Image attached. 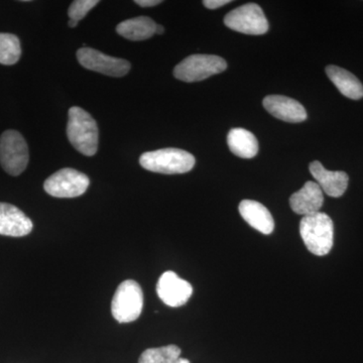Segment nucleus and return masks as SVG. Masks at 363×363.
<instances>
[{"mask_svg":"<svg viewBox=\"0 0 363 363\" xmlns=\"http://www.w3.org/2000/svg\"><path fill=\"white\" fill-rule=\"evenodd\" d=\"M98 128L92 116L80 107L69 109L67 136L69 142L81 154L92 157L98 149Z\"/></svg>","mask_w":363,"mask_h":363,"instance_id":"obj_1","label":"nucleus"},{"mask_svg":"<svg viewBox=\"0 0 363 363\" xmlns=\"http://www.w3.org/2000/svg\"><path fill=\"white\" fill-rule=\"evenodd\" d=\"M300 234L308 250L318 257L328 255L333 247V221L326 213L318 212L303 217Z\"/></svg>","mask_w":363,"mask_h":363,"instance_id":"obj_2","label":"nucleus"},{"mask_svg":"<svg viewBox=\"0 0 363 363\" xmlns=\"http://www.w3.org/2000/svg\"><path fill=\"white\" fill-rule=\"evenodd\" d=\"M195 162L192 154L173 147L147 152L140 157V164L143 169L164 175L188 173L194 168Z\"/></svg>","mask_w":363,"mask_h":363,"instance_id":"obj_3","label":"nucleus"},{"mask_svg":"<svg viewBox=\"0 0 363 363\" xmlns=\"http://www.w3.org/2000/svg\"><path fill=\"white\" fill-rule=\"evenodd\" d=\"M143 293L140 286L133 279H126L117 288L111 302V312L119 323L135 321L142 314Z\"/></svg>","mask_w":363,"mask_h":363,"instance_id":"obj_4","label":"nucleus"},{"mask_svg":"<svg viewBox=\"0 0 363 363\" xmlns=\"http://www.w3.org/2000/svg\"><path fill=\"white\" fill-rule=\"evenodd\" d=\"M225 60L215 55H192L174 69V76L184 82H199L226 70Z\"/></svg>","mask_w":363,"mask_h":363,"instance_id":"obj_5","label":"nucleus"},{"mask_svg":"<svg viewBox=\"0 0 363 363\" xmlns=\"http://www.w3.org/2000/svg\"><path fill=\"white\" fill-rule=\"evenodd\" d=\"M30 160L28 147L18 131L6 130L0 136V164L7 174L18 176L26 169Z\"/></svg>","mask_w":363,"mask_h":363,"instance_id":"obj_6","label":"nucleus"},{"mask_svg":"<svg viewBox=\"0 0 363 363\" xmlns=\"http://www.w3.org/2000/svg\"><path fill=\"white\" fill-rule=\"evenodd\" d=\"M224 25L235 32L245 35H264L269 30V23L259 4H247L238 7L224 18Z\"/></svg>","mask_w":363,"mask_h":363,"instance_id":"obj_7","label":"nucleus"},{"mask_svg":"<svg viewBox=\"0 0 363 363\" xmlns=\"http://www.w3.org/2000/svg\"><path fill=\"white\" fill-rule=\"evenodd\" d=\"M89 178L77 169H60L45 180L44 189L56 198H76L84 194L89 187Z\"/></svg>","mask_w":363,"mask_h":363,"instance_id":"obj_8","label":"nucleus"},{"mask_svg":"<svg viewBox=\"0 0 363 363\" xmlns=\"http://www.w3.org/2000/svg\"><path fill=\"white\" fill-rule=\"evenodd\" d=\"M77 58L79 63L88 70L111 77H123L130 70V63L126 60L107 56L92 48L84 47L78 50Z\"/></svg>","mask_w":363,"mask_h":363,"instance_id":"obj_9","label":"nucleus"},{"mask_svg":"<svg viewBox=\"0 0 363 363\" xmlns=\"http://www.w3.org/2000/svg\"><path fill=\"white\" fill-rule=\"evenodd\" d=\"M157 293L162 302L169 307L185 305L193 294V286L172 271L164 272L157 284Z\"/></svg>","mask_w":363,"mask_h":363,"instance_id":"obj_10","label":"nucleus"},{"mask_svg":"<svg viewBox=\"0 0 363 363\" xmlns=\"http://www.w3.org/2000/svg\"><path fill=\"white\" fill-rule=\"evenodd\" d=\"M33 222L21 210L7 203H0V234L23 238L32 233Z\"/></svg>","mask_w":363,"mask_h":363,"instance_id":"obj_11","label":"nucleus"},{"mask_svg":"<svg viewBox=\"0 0 363 363\" xmlns=\"http://www.w3.org/2000/svg\"><path fill=\"white\" fill-rule=\"evenodd\" d=\"M264 107L272 116L286 123H302L307 119L304 106L292 98L269 95L264 99Z\"/></svg>","mask_w":363,"mask_h":363,"instance_id":"obj_12","label":"nucleus"},{"mask_svg":"<svg viewBox=\"0 0 363 363\" xmlns=\"http://www.w3.org/2000/svg\"><path fill=\"white\" fill-rule=\"evenodd\" d=\"M309 169L319 187L327 195L338 198L345 193L350 181L345 172L328 171L318 161L312 162Z\"/></svg>","mask_w":363,"mask_h":363,"instance_id":"obj_13","label":"nucleus"},{"mask_svg":"<svg viewBox=\"0 0 363 363\" xmlns=\"http://www.w3.org/2000/svg\"><path fill=\"white\" fill-rule=\"evenodd\" d=\"M323 203V191L316 182L312 181L307 182L302 189L294 193L290 198V205L293 211L304 216L320 212Z\"/></svg>","mask_w":363,"mask_h":363,"instance_id":"obj_14","label":"nucleus"},{"mask_svg":"<svg viewBox=\"0 0 363 363\" xmlns=\"http://www.w3.org/2000/svg\"><path fill=\"white\" fill-rule=\"evenodd\" d=\"M240 213L255 230L267 235L274 231V218L269 209L262 203L253 200H243L240 204Z\"/></svg>","mask_w":363,"mask_h":363,"instance_id":"obj_15","label":"nucleus"},{"mask_svg":"<svg viewBox=\"0 0 363 363\" xmlns=\"http://www.w3.org/2000/svg\"><path fill=\"white\" fill-rule=\"evenodd\" d=\"M326 74L341 94L352 100L363 97V85L350 71L337 66H327Z\"/></svg>","mask_w":363,"mask_h":363,"instance_id":"obj_16","label":"nucleus"},{"mask_svg":"<svg viewBox=\"0 0 363 363\" xmlns=\"http://www.w3.org/2000/svg\"><path fill=\"white\" fill-rule=\"evenodd\" d=\"M227 145L235 156L252 159L259 152L257 138L245 128H233L227 135Z\"/></svg>","mask_w":363,"mask_h":363,"instance_id":"obj_17","label":"nucleus"},{"mask_svg":"<svg viewBox=\"0 0 363 363\" xmlns=\"http://www.w3.org/2000/svg\"><path fill=\"white\" fill-rule=\"evenodd\" d=\"M157 23L147 16H138L123 21L116 26V32L124 39L143 40L150 39L156 33Z\"/></svg>","mask_w":363,"mask_h":363,"instance_id":"obj_18","label":"nucleus"},{"mask_svg":"<svg viewBox=\"0 0 363 363\" xmlns=\"http://www.w3.org/2000/svg\"><path fill=\"white\" fill-rule=\"evenodd\" d=\"M21 56L20 39L11 33H0V64L11 66L18 63Z\"/></svg>","mask_w":363,"mask_h":363,"instance_id":"obj_19","label":"nucleus"},{"mask_svg":"<svg viewBox=\"0 0 363 363\" xmlns=\"http://www.w3.org/2000/svg\"><path fill=\"white\" fill-rule=\"evenodd\" d=\"M180 355L181 350L176 345L150 348L143 351L138 363H175Z\"/></svg>","mask_w":363,"mask_h":363,"instance_id":"obj_20","label":"nucleus"},{"mask_svg":"<svg viewBox=\"0 0 363 363\" xmlns=\"http://www.w3.org/2000/svg\"><path fill=\"white\" fill-rule=\"evenodd\" d=\"M98 4H99L98 0H76V1L72 2L70 7H69V18H70V20H74L79 23Z\"/></svg>","mask_w":363,"mask_h":363,"instance_id":"obj_21","label":"nucleus"},{"mask_svg":"<svg viewBox=\"0 0 363 363\" xmlns=\"http://www.w3.org/2000/svg\"><path fill=\"white\" fill-rule=\"evenodd\" d=\"M230 0H204L203 4L209 9H216L230 4Z\"/></svg>","mask_w":363,"mask_h":363,"instance_id":"obj_22","label":"nucleus"},{"mask_svg":"<svg viewBox=\"0 0 363 363\" xmlns=\"http://www.w3.org/2000/svg\"><path fill=\"white\" fill-rule=\"evenodd\" d=\"M135 4L142 7L156 6L157 4H162L161 0H135Z\"/></svg>","mask_w":363,"mask_h":363,"instance_id":"obj_23","label":"nucleus"},{"mask_svg":"<svg viewBox=\"0 0 363 363\" xmlns=\"http://www.w3.org/2000/svg\"><path fill=\"white\" fill-rule=\"evenodd\" d=\"M164 26L157 25L156 33H157V35H162V33H164Z\"/></svg>","mask_w":363,"mask_h":363,"instance_id":"obj_24","label":"nucleus"},{"mask_svg":"<svg viewBox=\"0 0 363 363\" xmlns=\"http://www.w3.org/2000/svg\"><path fill=\"white\" fill-rule=\"evenodd\" d=\"M78 25V21L70 20L69 21L68 26H70L71 28H75L76 26Z\"/></svg>","mask_w":363,"mask_h":363,"instance_id":"obj_25","label":"nucleus"},{"mask_svg":"<svg viewBox=\"0 0 363 363\" xmlns=\"http://www.w3.org/2000/svg\"><path fill=\"white\" fill-rule=\"evenodd\" d=\"M175 363H190L188 359H185V358H179L178 360Z\"/></svg>","mask_w":363,"mask_h":363,"instance_id":"obj_26","label":"nucleus"}]
</instances>
